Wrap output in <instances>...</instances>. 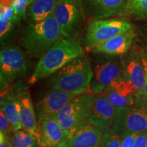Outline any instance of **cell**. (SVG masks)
Returning a JSON list of instances; mask_svg holds the SVG:
<instances>
[{"instance_id":"30","label":"cell","mask_w":147,"mask_h":147,"mask_svg":"<svg viewBox=\"0 0 147 147\" xmlns=\"http://www.w3.org/2000/svg\"><path fill=\"white\" fill-rule=\"evenodd\" d=\"M141 59H142L143 67H144L145 80L144 87V95L147 97V55L145 54L142 49H141Z\"/></svg>"},{"instance_id":"15","label":"cell","mask_w":147,"mask_h":147,"mask_svg":"<svg viewBox=\"0 0 147 147\" xmlns=\"http://www.w3.org/2000/svg\"><path fill=\"white\" fill-rule=\"evenodd\" d=\"M101 93L115 108H119L133 104L138 95V91L131 82L123 76L116 80Z\"/></svg>"},{"instance_id":"6","label":"cell","mask_w":147,"mask_h":147,"mask_svg":"<svg viewBox=\"0 0 147 147\" xmlns=\"http://www.w3.org/2000/svg\"><path fill=\"white\" fill-rule=\"evenodd\" d=\"M27 55L21 47L15 44H8L0 51L1 89L17 79L25 77L29 70Z\"/></svg>"},{"instance_id":"21","label":"cell","mask_w":147,"mask_h":147,"mask_svg":"<svg viewBox=\"0 0 147 147\" xmlns=\"http://www.w3.org/2000/svg\"><path fill=\"white\" fill-rule=\"evenodd\" d=\"M124 16L134 19H147V0H127L125 7Z\"/></svg>"},{"instance_id":"17","label":"cell","mask_w":147,"mask_h":147,"mask_svg":"<svg viewBox=\"0 0 147 147\" xmlns=\"http://www.w3.org/2000/svg\"><path fill=\"white\" fill-rule=\"evenodd\" d=\"M136 34L133 29L110 38L91 52L115 56H123L132 47Z\"/></svg>"},{"instance_id":"12","label":"cell","mask_w":147,"mask_h":147,"mask_svg":"<svg viewBox=\"0 0 147 147\" xmlns=\"http://www.w3.org/2000/svg\"><path fill=\"white\" fill-rule=\"evenodd\" d=\"M123 77L136 88L138 94L144 95L145 75L141 59V49L132 47L121 56Z\"/></svg>"},{"instance_id":"35","label":"cell","mask_w":147,"mask_h":147,"mask_svg":"<svg viewBox=\"0 0 147 147\" xmlns=\"http://www.w3.org/2000/svg\"><path fill=\"white\" fill-rule=\"evenodd\" d=\"M35 1H36V0H29V5L32 4V3L33 2H34Z\"/></svg>"},{"instance_id":"18","label":"cell","mask_w":147,"mask_h":147,"mask_svg":"<svg viewBox=\"0 0 147 147\" xmlns=\"http://www.w3.org/2000/svg\"><path fill=\"white\" fill-rule=\"evenodd\" d=\"M64 137V131L57 117L40 126L38 142L40 147H57Z\"/></svg>"},{"instance_id":"33","label":"cell","mask_w":147,"mask_h":147,"mask_svg":"<svg viewBox=\"0 0 147 147\" xmlns=\"http://www.w3.org/2000/svg\"><path fill=\"white\" fill-rule=\"evenodd\" d=\"M142 51H144L145 54L147 55V34L145 35L144 38V42H143V46H142Z\"/></svg>"},{"instance_id":"8","label":"cell","mask_w":147,"mask_h":147,"mask_svg":"<svg viewBox=\"0 0 147 147\" xmlns=\"http://www.w3.org/2000/svg\"><path fill=\"white\" fill-rule=\"evenodd\" d=\"M132 29L131 24L122 18L92 20L86 27L84 38V48L91 52L110 38Z\"/></svg>"},{"instance_id":"24","label":"cell","mask_w":147,"mask_h":147,"mask_svg":"<svg viewBox=\"0 0 147 147\" xmlns=\"http://www.w3.org/2000/svg\"><path fill=\"white\" fill-rule=\"evenodd\" d=\"M99 147H121L120 136L113 129L104 132Z\"/></svg>"},{"instance_id":"31","label":"cell","mask_w":147,"mask_h":147,"mask_svg":"<svg viewBox=\"0 0 147 147\" xmlns=\"http://www.w3.org/2000/svg\"><path fill=\"white\" fill-rule=\"evenodd\" d=\"M0 147H12L11 136L0 132Z\"/></svg>"},{"instance_id":"34","label":"cell","mask_w":147,"mask_h":147,"mask_svg":"<svg viewBox=\"0 0 147 147\" xmlns=\"http://www.w3.org/2000/svg\"><path fill=\"white\" fill-rule=\"evenodd\" d=\"M27 147H40L39 144H36V145H34V146H27Z\"/></svg>"},{"instance_id":"9","label":"cell","mask_w":147,"mask_h":147,"mask_svg":"<svg viewBox=\"0 0 147 147\" xmlns=\"http://www.w3.org/2000/svg\"><path fill=\"white\" fill-rule=\"evenodd\" d=\"M94 102L91 92L81 94L69 101L56 116L64 133L70 131L88 121Z\"/></svg>"},{"instance_id":"3","label":"cell","mask_w":147,"mask_h":147,"mask_svg":"<svg viewBox=\"0 0 147 147\" xmlns=\"http://www.w3.org/2000/svg\"><path fill=\"white\" fill-rule=\"evenodd\" d=\"M83 54L84 48L77 38L60 40L39 59L27 83L33 84L41 79L48 78Z\"/></svg>"},{"instance_id":"7","label":"cell","mask_w":147,"mask_h":147,"mask_svg":"<svg viewBox=\"0 0 147 147\" xmlns=\"http://www.w3.org/2000/svg\"><path fill=\"white\" fill-rule=\"evenodd\" d=\"M53 15L65 38L75 39L82 34L86 17L82 0H63Z\"/></svg>"},{"instance_id":"23","label":"cell","mask_w":147,"mask_h":147,"mask_svg":"<svg viewBox=\"0 0 147 147\" xmlns=\"http://www.w3.org/2000/svg\"><path fill=\"white\" fill-rule=\"evenodd\" d=\"M18 23V22L15 21L0 20V40L1 45H5V43L13 34Z\"/></svg>"},{"instance_id":"26","label":"cell","mask_w":147,"mask_h":147,"mask_svg":"<svg viewBox=\"0 0 147 147\" xmlns=\"http://www.w3.org/2000/svg\"><path fill=\"white\" fill-rule=\"evenodd\" d=\"M0 132L8 136H12L14 132L12 125L1 110L0 112Z\"/></svg>"},{"instance_id":"4","label":"cell","mask_w":147,"mask_h":147,"mask_svg":"<svg viewBox=\"0 0 147 147\" xmlns=\"http://www.w3.org/2000/svg\"><path fill=\"white\" fill-rule=\"evenodd\" d=\"M113 130L120 137L147 130V97L138 94L133 104L116 108Z\"/></svg>"},{"instance_id":"2","label":"cell","mask_w":147,"mask_h":147,"mask_svg":"<svg viewBox=\"0 0 147 147\" xmlns=\"http://www.w3.org/2000/svg\"><path fill=\"white\" fill-rule=\"evenodd\" d=\"M93 75L90 59L83 54L48 77L45 86L74 94H84L90 90Z\"/></svg>"},{"instance_id":"13","label":"cell","mask_w":147,"mask_h":147,"mask_svg":"<svg viewBox=\"0 0 147 147\" xmlns=\"http://www.w3.org/2000/svg\"><path fill=\"white\" fill-rule=\"evenodd\" d=\"M127 0H82L86 16L92 20L124 16Z\"/></svg>"},{"instance_id":"19","label":"cell","mask_w":147,"mask_h":147,"mask_svg":"<svg viewBox=\"0 0 147 147\" xmlns=\"http://www.w3.org/2000/svg\"><path fill=\"white\" fill-rule=\"evenodd\" d=\"M63 0H36L27 9L23 19L28 23L39 22L52 15Z\"/></svg>"},{"instance_id":"20","label":"cell","mask_w":147,"mask_h":147,"mask_svg":"<svg viewBox=\"0 0 147 147\" xmlns=\"http://www.w3.org/2000/svg\"><path fill=\"white\" fill-rule=\"evenodd\" d=\"M16 95L12 91L1 100V110L10 121L14 131L21 129L19 107L16 99Z\"/></svg>"},{"instance_id":"14","label":"cell","mask_w":147,"mask_h":147,"mask_svg":"<svg viewBox=\"0 0 147 147\" xmlns=\"http://www.w3.org/2000/svg\"><path fill=\"white\" fill-rule=\"evenodd\" d=\"M116 108L102 93L94 94V102L88 121L103 133L113 129Z\"/></svg>"},{"instance_id":"1","label":"cell","mask_w":147,"mask_h":147,"mask_svg":"<svg viewBox=\"0 0 147 147\" xmlns=\"http://www.w3.org/2000/svg\"><path fill=\"white\" fill-rule=\"evenodd\" d=\"M65 38L53 14L39 22H31L22 27L18 42L27 56L40 59L57 42Z\"/></svg>"},{"instance_id":"16","label":"cell","mask_w":147,"mask_h":147,"mask_svg":"<svg viewBox=\"0 0 147 147\" xmlns=\"http://www.w3.org/2000/svg\"><path fill=\"white\" fill-rule=\"evenodd\" d=\"M19 107L21 129L34 134L37 140L40 134V125L38 122L35 106L29 91H22L16 95Z\"/></svg>"},{"instance_id":"22","label":"cell","mask_w":147,"mask_h":147,"mask_svg":"<svg viewBox=\"0 0 147 147\" xmlns=\"http://www.w3.org/2000/svg\"><path fill=\"white\" fill-rule=\"evenodd\" d=\"M11 144L12 147H27L38 144V142L34 134L20 129L11 136Z\"/></svg>"},{"instance_id":"36","label":"cell","mask_w":147,"mask_h":147,"mask_svg":"<svg viewBox=\"0 0 147 147\" xmlns=\"http://www.w3.org/2000/svg\"><path fill=\"white\" fill-rule=\"evenodd\" d=\"M146 147H147V146H146Z\"/></svg>"},{"instance_id":"10","label":"cell","mask_w":147,"mask_h":147,"mask_svg":"<svg viewBox=\"0 0 147 147\" xmlns=\"http://www.w3.org/2000/svg\"><path fill=\"white\" fill-rule=\"evenodd\" d=\"M47 89L40 92L35 102V109L40 126L56 117L69 101L80 95L58 89Z\"/></svg>"},{"instance_id":"28","label":"cell","mask_w":147,"mask_h":147,"mask_svg":"<svg viewBox=\"0 0 147 147\" xmlns=\"http://www.w3.org/2000/svg\"><path fill=\"white\" fill-rule=\"evenodd\" d=\"M139 134V132H137V133L129 134L120 137L121 147H133L134 142Z\"/></svg>"},{"instance_id":"27","label":"cell","mask_w":147,"mask_h":147,"mask_svg":"<svg viewBox=\"0 0 147 147\" xmlns=\"http://www.w3.org/2000/svg\"><path fill=\"white\" fill-rule=\"evenodd\" d=\"M0 20L5 21H15L20 23L16 18L14 10L12 5L0 8Z\"/></svg>"},{"instance_id":"5","label":"cell","mask_w":147,"mask_h":147,"mask_svg":"<svg viewBox=\"0 0 147 147\" xmlns=\"http://www.w3.org/2000/svg\"><path fill=\"white\" fill-rule=\"evenodd\" d=\"M93 53L90 59L93 68V78L90 92L93 94L105 91L116 80L123 76L121 57L103 53Z\"/></svg>"},{"instance_id":"11","label":"cell","mask_w":147,"mask_h":147,"mask_svg":"<svg viewBox=\"0 0 147 147\" xmlns=\"http://www.w3.org/2000/svg\"><path fill=\"white\" fill-rule=\"evenodd\" d=\"M103 136L100 129L87 121L81 125L64 133L57 147H99Z\"/></svg>"},{"instance_id":"25","label":"cell","mask_w":147,"mask_h":147,"mask_svg":"<svg viewBox=\"0 0 147 147\" xmlns=\"http://www.w3.org/2000/svg\"><path fill=\"white\" fill-rule=\"evenodd\" d=\"M29 5V0H14L12 3L16 17L19 21L23 18Z\"/></svg>"},{"instance_id":"32","label":"cell","mask_w":147,"mask_h":147,"mask_svg":"<svg viewBox=\"0 0 147 147\" xmlns=\"http://www.w3.org/2000/svg\"><path fill=\"white\" fill-rule=\"evenodd\" d=\"M13 1L14 0H1L0 1V8L12 5Z\"/></svg>"},{"instance_id":"29","label":"cell","mask_w":147,"mask_h":147,"mask_svg":"<svg viewBox=\"0 0 147 147\" xmlns=\"http://www.w3.org/2000/svg\"><path fill=\"white\" fill-rule=\"evenodd\" d=\"M147 146V130L140 132L138 136L133 147H146Z\"/></svg>"}]
</instances>
